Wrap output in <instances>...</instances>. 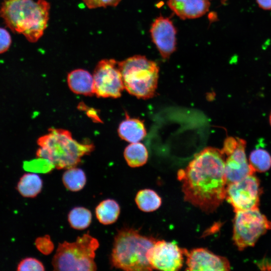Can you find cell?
<instances>
[{
  "mask_svg": "<svg viewBox=\"0 0 271 271\" xmlns=\"http://www.w3.org/2000/svg\"><path fill=\"white\" fill-rule=\"evenodd\" d=\"M90 9L107 7H116L121 0H82Z\"/></svg>",
  "mask_w": 271,
  "mask_h": 271,
  "instance_id": "cell-27",
  "label": "cell"
},
{
  "mask_svg": "<svg viewBox=\"0 0 271 271\" xmlns=\"http://www.w3.org/2000/svg\"><path fill=\"white\" fill-rule=\"evenodd\" d=\"M269 123L271 125V112H270V115H269Z\"/></svg>",
  "mask_w": 271,
  "mask_h": 271,
  "instance_id": "cell-31",
  "label": "cell"
},
{
  "mask_svg": "<svg viewBox=\"0 0 271 271\" xmlns=\"http://www.w3.org/2000/svg\"><path fill=\"white\" fill-rule=\"evenodd\" d=\"M95 215L98 221L103 225H110L117 220L120 208L118 203L112 199L101 201L95 208Z\"/></svg>",
  "mask_w": 271,
  "mask_h": 271,
  "instance_id": "cell-17",
  "label": "cell"
},
{
  "mask_svg": "<svg viewBox=\"0 0 271 271\" xmlns=\"http://www.w3.org/2000/svg\"><path fill=\"white\" fill-rule=\"evenodd\" d=\"M30 161L24 163V169L33 173H48L55 168L54 165L48 159L37 157Z\"/></svg>",
  "mask_w": 271,
  "mask_h": 271,
  "instance_id": "cell-24",
  "label": "cell"
},
{
  "mask_svg": "<svg viewBox=\"0 0 271 271\" xmlns=\"http://www.w3.org/2000/svg\"><path fill=\"white\" fill-rule=\"evenodd\" d=\"M157 240L134 228H121L114 236L110 258L111 266L126 271L153 270L148 253Z\"/></svg>",
  "mask_w": 271,
  "mask_h": 271,
  "instance_id": "cell-3",
  "label": "cell"
},
{
  "mask_svg": "<svg viewBox=\"0 0 271 271\" xmlns=\"http://www.w3.org/2000/svg\"><path fill=\"white\" fill-rule=\"evenodd\" d=\"M98 240L89 232L77 237L75 241L59 243L53 257L54 270L59 271H95V251L99 247Z\"/></svg>",
  "mask_w": 271,
  "mask_h": 271,
  "instance_id": "cell-6",
  "label": "cell"
},
{
  "mask_svg": "<svg viewBox=\"0 0 271 271\" xmlns=\"http://www.w3.org/2000/svg\"><path fill=\"white\" fill-rule=\"evenodd\" d=\"M119 137L129 143H137L142 140L146 136V129L142 120L130 117L127 114L125 118L119 124Z\"/></svg>",
  "mask_w": 271,
  "mask_h": 271,
  "instance_id": "cell-16",
  "label": "cell"
},
{
  "mask_svg": "<svg viewBox=\"0 0 271 271\" xmlns=\"http://www.w3.org/2000/svg\"><path fill=\"white\" fill-rule=\"evenodd\" d=\"M50 10V3L46 0H4L0 16L14 32L35 43L47 27Z\"/></svg>",
  "mask_w": 271,
  "mask_h": 271,
  "instance_id": "cell-2",
  "label": "cell"
},
{
  "mask_svg": "<svg viewBox=\"0 0 271 271\" xmlns=\"http://www.w3.org/2000/svg\"><path fill=\"white\" fill-rule=\"evenodd\" d=\"M93 77L95 94L97 97H119L124 86L118 62L113 59H104L98 62Z\"/></svg>",
  "mask_w": 271,
  "mask_h": 271,
  "instance_id": "cell-8",
  "label": "cell"
},
{
  "mask_svg": "<svg viewBox=\"0 0 271 271\" xmlns=\"http://www.w3.org/2000/svg\"><path fill=\"white\" fill-rule=\"evenodd\" d=\"M35 245L41 253L47 255L51 254L54 248V243L48 235L37 238Z\"/></svg>",
  "mask_w": 271,
  "mask_h": 271,
  "instance_id": "cell-26",
  "label": "cell"
},
{
  "mask_svg": "<svg viewBox=\"0 0 271 271\" xmlns=\"http://www.w3.org/2000/svg\"><path fill=\"white\" fill-rule=\"evenodd\" d=\"M86 181V176L83 170L75 167L67 169L62 176L64 186L72 192L81 190L84 187Z\"/></svg>",
  "mask_w": 271,
  "mask_h": 271,
  "instance_id": "cell-21",
  "label": "cell"
},
{
  "mask_svg": "<svg viewBox=\"0 0 271 271\" xmlns=\"http://www.w3.org/2000/svg\"><path fill=\"white\" fill-rule=\"evenodd\" d=\"M123 156L127 165L132 168L145 165L148 159V152L142 143H132L124 149Z\"/></svg>",
  "mask_w": 271,
  "mask_h": 271,
  "instance_id": "cell-19",
  "label": "cell"
},
{
  "mask_svg": "<svg viewBox=\"0 0 271 271\" xmlns=\"http://www.w3.org/2000/svg\"><path fill=\"white\" fill-rule=\"evenodd\" d=\"M260 183L254 174L227 185L225 199L235 212L258 208Z\"/></svg>",
  "mask_w": 271,
  "mask_h": 271,
  "instance_id": "cell-9",
  "label": "cell"
},
{
  "mask_svg": "<svg viewBox=\"0 0 271 271\" xmlns=\"http://www.w3.org/2000/svg\"><path fill=\"white\" fill-rule=\"evenodd\" d=\"M187 270L227 271L230 269L228 259L216 255L204 248H194L190 251L184 249Z\"/></svg>",
  "mask_w": 271,
  "mask_h": 271,
  "instance_id": "cell-12",
  "label": "cell"
},
{
  "mask_svg": "<svg viewBox=\"0 0 271 271\" xmlns=\"http://www.w3.org/2000/svg\"><path fill=\"white\" fill-rule=\"evenodd\" d=\"M124 89L138 98L153 97L158 86L159 68L145 56L137 55L118 62Z\"/></svg>",
  "mask_w": 271,
  "mask_h": 271,
  "instance_id": "cell-5",
  "label": "cell"
},
{
  "mask_svg": "<svg viewBox=\"0 0 271 271\" xmlns=\"http://www.w3.org/2000/svg\"><path fill=\"white\" fill-rule=\"evenodd\" d=\"M45 266L39 259L28 257L22 259L17 266V271H44Z\"/></svg>",
  "mask_w": 271,
  "mask_h": 271,
  "instance_id": "cell-25",
  "label": "cell"
},
{
  "mask_svg": "<svg viewBox=\"0 0 271 271\" xmlns=\"http://www.w3.org/2000/svg\"><path fill=\"white\" fill-rule=\"evenodd\" d=\"M170 9L180 18L196 19L202 17L209 10L208 0H168Z\"/></svg>",
  "mask_w": 271,
  "mask_h": 271,
  "instance_id": "cell-14",
  "label": "cell"
},
{
  "mask_svg": "<svg viewBox=\"0 0 271 271\" xmlns=\"http://www.w3.org/2000/svg\"><path fill=\"white\" fill-rule=\"evenodd\" d=\"M225 155L212 147L196 154L178 172L184 200L206 213L215 211L225 199Z\"/></svg>",
  "mask_w": 271,
  "mask_h": 271,
  "instance_id": "cell-1",
  "label": "cell"
},
{
  "mask_svg": "<svg viewBox=\"0 0 271 271\" xmlns=\"http://www.w3.org/2000/svg\"><path fill=\"white\" fill-rule=\"evenodd\" d=\"M245 146L246 142L240 139L237 147L225 160V174L227 185L255 173L247 162L245 153Z\"/></svg>",
  "mask_w": 271,
  "mask_h": 271,
  "instance_id": "cell-13",
  "label": "cell"
},
{
  "mask_svg": "<svg viewBox=\"0 0 271 271\" xmlns=\"http://www.w3.org/2000/svg\"><path fill=\"white\" fill-rule=\"evenodd\" d=\"M184 249L175 242L157 240L148 253V258L153 269L176 271L184 262Z\"/></svg>",
  "mask_w": 271,
  "mask_h": 271,
  "instance_id": "cell-10",
  "label": "cell"
},
{
  "mask_svg": "<svg viewBox=\"0 0 271 271\" xmlns=\"http://www.w3.org/2000/svg\"><path fill=\"white\" fill-rule=\"evenodd\" d=\"M258 6L264 10H271V0H255Z\"/></svg>",
  "mask_w": 271,
  "mask_h": 271,
  "instance_id": "cell-30",
  "label": "cell"
},
{
  "mask_svg": "<svg viewBox=\"0 0 271 271\" xmlns=\"http://www.w3.org/2000/svg\"><path fill=\"white\" fill-rule=\"evenodd\" d=\"M249 165L254 172H264L271 167V156L265 150H253L249 156Z\"/></svg>",
  "mask_w": 271,
  "mask_h": 271,
  "instance_id": "cell-23",
  "label": "cell"
},
{
  "mask_svg": "<svg viewBox=\"0 0 271 271\" xmlns=\"http://www.w3.org/2000/svg\"><path fill=\"white\" fill-rule=\"evenodd\" d=\"M271 229V222L258 208L235 212L233 240L239 250L253 246L258 238Z\"/></svg>",
  "mask_w": 271,
  "mask_h": 271,
  "instance_id": "cell-7",
  "label": "cell"
},
{
  "mask_svg": "<svg viewBox=\"0 0 271 271\" xmlns=\"http://www.w3.org/2000/svg\"><path fill=\"white\" fill-rule=\"evenodd\" d=\"M11 43V38L9 32L5 29L0 28V53L6 52Z\"/></svg>",
  "mask_w": 271,
  "mask_h": 271,
  "instance_id": "cell-28",
  "label": "cell"
},
{
  "mask_svg": "<svg viewBox=\"0 0 271 271\" xmlns=\"http://www.w3.org/2000/svg\"><path fill=\"white\" fill-rule=\"evenodd\" d=\"M135 201L141 210L147 212L157 210L162 204L160 196L155 191L149 189L140 190L136 195Z\"/></svg>",
  "mask_w": 271,
  "mask_h": 271,
  "instance_id": "cell-20",
  "label": "cell"
},
{
  "mask_svg": "<svg viewBox=\"0 0 271 271\" xmlns=\"http://www.w3.org/2000/svg\"><path fill=\"white\" fill-rule=\"evenodd\" d=\"M67 79L69 88L74 93L85 96L95 94L93 75L87 70H74L68 73Z\"/></svg>",
  "mask_w": 271,
  "mask_h": 271,
  "instance_id": "cell-15",
  "label": "cell"
},
{
  "mask_svg": "<svg viewBox=\"0 0 271 271\" xmlns=\"http://www.w3.org/2000/svg\"><path fill=\"white\" fill-rule=\"evenodd\" d=\"M79 107H81L82 109L86 110L87 115L94 121L102 122L94 109L91 108L86 109V106L83 103H80Z\"/></svg>",
  "mask_w": 271,
  "mask_h": 271,
  "instance_id": "cell-29",
  "label": "cell"
},
{
  "mask_svg": "<svg viewBox=\"0 0 271 271\" xmlns=\"http://www.w3.org/2000/svg\"><path fill=\"white\" fill-rule=\"evenodd\" d=\"M68 221L73 229L83 230L90 225L92 213L89 209L84 207H75L69 211Z\"/></svg>",
  "mask_w": 271,
  "mask_h": 271,
  "instance_id": "cell-22",
  "label": "cell"
},
{
  "mask_svg": "<svg viewBox=\"0 0 271 271\" xmlns=\"http://www.w3.org/2000/svg\"><path fill=\"white\" fill-rule=\"evenodd\" d=\"M37 144L40 147L36 156L49 160L57 169L76 167L82 157L94 149L93 144L79 143L69 131L62 128H49L47 134L38 139Z\"/></svg>",
  "mask_w": 271,
  "mask_h": 271,
  "instance_id": "cell-4",
  "label": "cell"
},
{
  "mask_svg": "<svg viewBox=\"0 0 271 271\" xmlns=\"http://www.w3.org/2000/svg\"><path fill=\"white\" fill-rule=\"evenodd\" d=\"M152 41L164 59H168L176 49L177 31L168 18L159 16L151 25Z\"/></svg>",
  "mask_w": 271,
  "mask_h": 271,
  "instance_id": "cell-11",
  "label": "cell"
},
{
  "mask_svg": "<svg viewBox=\"0 0 271 271\" xmlns=\"http://www.w3.org/2000/svg\"><path fill=\"white\" fill-rule=\"evenodd\" d=\"M42 188V179L34 173L24 174L17 185L19 193L26 198L36 197L41 192Z\"/></svg>",
  "mask_w": 271,
  "mask_h": 271,
  "instance_id": "cell-18",
  "label": "cell"
}]
</instances>
